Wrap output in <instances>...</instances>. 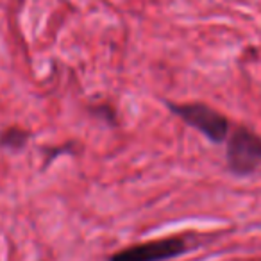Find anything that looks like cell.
<instances>
[{
	"label": "cell",
	"instance_id": "obj_1",
	"mask_svg": "<svg viewBox=\"0 0 261 261\" xmlns=\"http://www.w3.org/2000/svg\"><path fill=\"white\" fill-rule=\"evenodd\" d=\"M225 161L238 177L254 174L261 167V136L245 125L234 127L225 140Z\"/></svg>",
	"mask_w": 261,
	"mask_h": 261
},
{
	"label": "cell",
	"instance_id": "obj_2",
	"mask_svg": "<svg viewBox=\"0 0 261 261\" xmlns=\"http://www.w3.org/2000/svg\"><path fill=\"white\" fill-rule=\"evenodd\" d=\"M168 108L177 118H181L192 129L199 130L211 143H224L231 133L227 116L202 102H186V104L168 102Z\"/></svg>",
	"mask_w": 261,
	"mask_h": 261
},
{
	"label": "cell",
	"instance_id": "obj_3",
	"mask_svg": "<svg viewBox=\"0 0 261 261\" xmlns=\"http://www.w3.org/2000/svg\"><path fill=\"white\" fill-rule=\"evenodd\" d=\"M190 245L182 236H168L136 243L115 252L108 261H168L186 254Z\"/></svg>",
	"mask_w": 261,
	"mask_h": 261
},
{
	"label": "cell",
	"instance_id": "obj_4",
	"mask_svg": "<svg viewBox=\"0 0 261 261\" xmlns=\"http://www.w3.org/2000/svg\"><path fill=\"white\" fill-rule=\"evenodd\" d=\"M27 138H29V135H27L25 130L13 127V129H9L8 133L2 135L0 143L6 147H11V149H20V147H23L27 143Z\"/></svg>",
	"mask_w": 261,
	"mask_h": 261
}]
</instances>
